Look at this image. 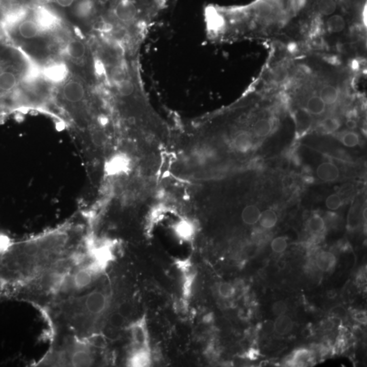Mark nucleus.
I'll use <instances>...</instances> for the list:
<instances>
[{"mask_svg":"<svg viewBox=\"0 0 367 367\" xmlns=\"http://www.w3.org/2000/svg\"><path fill=\"white\" fill-rule=\"evenodd\" d=\"M88 237L86 226L72 220L30 239L10 242L0 262L4 295L16 294Z\"/></svg>","mask_w":367,"mask_h":367,"instance_id":"1","label":"nucleus"},{"mask_svg":"<svg viewBox=\"0 0 367 367\" xmlns=\"http://www.w3.org/2000/svg\"><path fill=\"white\" fill-rule=\"evenodd\" d=\"M109 304V295L103 288H92L49 304L48 315L51 324L66 329L68 336L90 338L97 336L94 331Z\"/></svg>","mask_w":367,"mask_h":367,"instance_id":"2","label":"nucleus"},{"mask_svg":"<svg viewBox=\"0 0 367 367\" xmlns=\"http://www.w3.org/2000/svg\"><path fill=\"white\" fill-rule=\"evenodd\" d=\"M100 348L96 338H81L66 334L52 344L36 366H94L97 363L98 350Z\"/></svg>","mask_w":367,"mask_h":367,"instance_id":"3","label":"nucleus"},{"mask_svg":"<svg viewBox=\"0 0 367 367\" xmlns=\"http://www.w3.org/2000/svg\"><path fill=\"white\" fill-rule=\"evenodd\" d=\"M63 54L72 63H90L96 66V58L88 44L78 38H72L63 47Z\"/></svg>","mask_w":367,"mask_h":367,"instance_id":"4","label":"nucleus"},{"mask_svg":"<svg viewBox=\"0 0 367 367\" xmlns=\"http://www.w3.org/2000/svg\"><path fill=\"white\" fill-rule=\"evenodd\" d=\"M42 76L47 82L54 85L63 83L70 76V70L63 62L49 63L42 69Z\"/></svg>","mask_w":367,"mask_h":367,"instance_id":"5","label":"nucleus"},{"mask_svg":"<svg viewBox=\"0 0 367 367\" xmlns=\"http://www.w3.org/2000/svg\"><path fill=\"white\" fill-rule=\"evenodd\" d=\"M130 331L134 350H148V332L144 320L141 319L134 323L130 327Z\"/></svg>","mask_w":367,"mask_h":367,"instance_id":"6","label":"nucleus"},{"mask_svg":"<svg viewBox=\"0 0 367 367\" xmlns=\"http://www.w3.org/2000/svg\"><path fill=\"white\" fill-rule=\"evenodd\" d=\"M316 174L320 180L324 182H334L340 176V171L334 162H324L317 168Z\"/></svg>","mask_w":367,"mask_h":367,"instance_id":"7","label":"nucleus"},{"mask_svg":"<svg viewBox=\"0 0 367 367\" xmlns=\"http://www.w3.org/2000/svg\"><path fill=\"white\" fill-rule=\"evenodd\" d=\"M336 259L334 253L328 251L321 252L316 258L315 264L321 272H328L336 266Z\"/></svg>","mask_w":367,"mask_h":367,"instance_id":"8","label":"nucleus"},{"mask_svg":"<svg viewBox=\"0 0 367 367\" xmlns=\"http://www.w3.org/2000/svg\"><path fill=\"white\" fill-rule=\"evenodd\" d=\"M253 138L248 132H241L236 136L234 139V148L241 152H247L253 146Z\"/></svg>","mask_w":367,"mask_h":367,"instance_id":"9","label":"nucleus"},{"mask_svg":"<svg viewBox=\"0 0 367 367\" xmlns=\"http://www.w3.org/2000/svg\"><path fill=\"white\" fill-rule=\"evenodd\" d=\"M128 364L132 366H147L150 364L148 350H134L128 358Z\"/></svg>","mask_w":367,"mask_h":367,"instance_id":"10","label":"nucleus"},{"mask_svg":"<svg viewBox=\"0 0 367 367\" xmlns=\"http://www.w3.org/2000/svg\"><path fill=\"white\" fill-rule=\"evenodd\" d=\"M311 358V352L308 350L300 349L288 359L286 364L291 366H304L310 362Z\"/></svg>","mask_w":367,"mask_h":367,"instance_id":"11","label":"nucleus"},{"mask_svg":"<svg viewBox=\"0 0 367 367\" xmlns=\"http://www.w3.org/2000/svg\"><path fill=\"white\" fill-rule=\"evenodd\" d=\"M326 104L320 96H313L308 99L306 110L310 114L319 116L326 110Z\"/></svg>","mask_w":367,"mask_h":367,"instance_id":"12","label":"nucleus"},{"mask_svg":"<svg viewBox=\"0 0 367 367\" xmlns=\"http://www.w3.org/2000/svg\"><path fill=\"white\" fill-rule=\"evenodd\" d=\"M320 97L324 101L326 105H332L336 104L340 97L338 88L334 85L326 84L321 88Z\"/></svg>","mask_w":367,"mask_h":367,"instance_id":"13","label":"nucleus"},{"mask_svg":"<svg viewBox=\"0 0 367 367\" xmlns=\"http://www.w3.org/2000/svg\"><path fill=\"white\" fill-rule=\"evenodd\" d=\"M274 326H275V332L280 336H285L292 330L294 324L290 318L284 314L278 317L274 322Z\"/></svg>","mask_w":367,"mask_h":367,"instance_id":"14","label":"nucleus"},{"mask_svg":"<svg viewBox=\"0 0 367 367\" xmlns=\"http://www.w3.org/2000/svg\"><path fill=\"white\" fill-rule=\"evenodd\" d=\"M273 122L270 119L261 118L257 120L253 126V130L257 137L264 138L272 133Z\"/></svg>","mask_w":367,"mask_h":367,"instance_id":"15","label":"nucleus"},{"mask_svg":"<svg viewBox=\"0 0 367 367\" xmlns=\"http://www.w3.org/2000/svg\"><path fill=\"white\" fill-rule=\"evenodd\" d=\"M260 215V210L256 206H248L242 211V218L246 224L254 225L258 222Z\"/></svg>","mask_w":367,"mask_h":367,"instance_id":"16","label":"nucleus"},{"mask_svg":"<svg viewBox=\"0 0 367 367\" xmlns=\"http://www.w3.org/2000/svg\"><path fill=\"white\" fill-rule=\"evenodd\" d=\"M327 30L330 33H340L346 28V22L343 16L340 14H332L326 22Z\"/></svg>","mask_w":367,"mask_h":367,"instance_id":"17","label":"nucleus"},{"mask_svg":"<svg viewBox=\"0 0 367 367\" xmlns=\"http://www.w3.org/2000/svg\"><path fill=\"white\" fill-rule=\"evenodd\" d=\"M278 222V216L272 210H266L260 212L258 222L266 230H270L276 226Z\"/></svg>","mask_w":367,"mask_h":367,"instance_id":"18","label":"nucleus"},{"mask_svg":"<svg viewBox=\"0 0 367 367\" xmlns=\"http://www.w3.org/2000/svg\"><path fill=\"white\" fill-rule=\"evenodd\" d=\"M295 120H296L297 128L300 130V133L308 130L312 122L310 114L306 110L297 112L295 115Z\"/></svg>","mask_w":367,"mask_h":367,"instance_id":"19","label":"nucleus"},{"mask_svg":"<svg viewBox=\"0 0 367 367\" xmlns=\"http://www.w3.org/2000/svg\"><path fill=\"white\" fill-rule=\"evenodd\" d=\"M326 227L324 219L321 216L315 214L312 216L308 222V228L312 234H320Z\"/></svg>","mask_w":367,"mask_h":367,"instance_id":"20","label":"nucleus"},{"mask_svg":"<svg viewBox=\"0 0 367 367\" xmlns=\"http://www.w3.org/2000/svg\"><path fill=\"white\" fill-rule=\"evenodd\" d=\"M340 121L338 118H334V117H328L322 121L319 126L323 133L330 134L336 132L340 128Z\"/></svg>","mask_w":367,"mask_h":367,"instance_id":"21","label":"nucleus"},{"mask_svg":"<svg viewBox=\"0 0 367 367\" xmlns=\"http://www.w3.org/2000/svg\"><path fill=\"white\" fill-rule=\"evenodd\" d=\"M318 10L324 16H330L336 10V0H319L318 3Z\"/></svg>","mask_w":367,"mask_h":367,"instance_id":"22","label":"nucleus"},{"mask_svg":"<svg viewBox=\"0 0 367 367\" xmlns=\"http://www.w3.org/2000/svg\"><path fill=\"white\" fill-rule=\"evenodd\" d=\"M340 141L346 147L353 148L358 145L360 139L359 136L354 132H348L343 134L340 138Z\"/></svg>","mask_w":367,"mask_h":367,"instance_id":"23","label":"nucleus"},{"mask_svg":"<svg viewBox=\"0 0 367 367\" xmlns=\"http://www.w3.org/2000/svg\"><path fill=\"white\" fill-rule=\"evenodd\" d=\"M218 293L222 298H230L234 296L236 288L230 283H221L218 286Z\"/></svg>","mask_w":367,"mask_h":367,"instance_id":"24","label":"nucleus"},{"mask_svg":"<svg viewBox=\"0 0 367 367\" xmlns=\"http://www.w3.org/2000/svg\"><path fill=\"white\" fill-rule=\"evenodd\" d=\"M325 204H326V208L330 210H336L342 206L343 202L338 194H332L326 198Z\"/></svg>","mask_w":367,"mask_h":367,"instance_id":"25","label":"nucleus"},{"mask_svg":"<svg viewBox=\"0 0 367 367\" xmlns=\"http://www.w3.org/2000/svg\"><path fill=\"white\" fill-rule=\"evenodd\" d=\"M270 247H272V250L274 252L280 254V253L284 252L287 248L288 243L286 240L283 237L276 238L272 242Z\"/></svg>","mask_w":367,"mask_h":367,"instance_id":"26","label":"nucleus"},{"mask_svg":"<svg viewBox=\"0 0 367 367\" xmlns=\"http://www.w3.org/2000/svg\"><path fill=\"white\" fill-rule=\"evenodd\" d=\"M330 314L332 317L340 320H345L348 318V312L343 306H334L331 309Z\"/></svg>","mask_w":367,"mask_h":367,"instance_id":"27","label":"nucleus"},{"mask_svg":"<svg viewBox=\"0 0 367 367\" xmlns=\"http://www.w3.org/2000/svg\"><path fill=\"white\" fill-rule=\"evenodd\" d=\"M177 232L184 238H190L192 234V227L187 222H181L177 226Z\"/></svg>","mask_w":367,"mask_h":367,"instance_id":"28","label":"nucleus"},{"mask_svg":"<svg viewBox=\"0 0 367 367\" xmlns=\"http://www.w3.org/2000/svg\"><path fill=\"white\" fill-rule=\"evenodd\" d=\"M272 311L277 317L284 315L287 311L286 304L284 302H281V300L276 302L274 304Z\"/></svg>","mask_w":367,"mask_h":367,"instance_id":"29","label":"nucleus"},{"mask_svg":"<svg viewBox=\"0 0 367 367\" xmlns=\"http://www.w3.org/2000/svg\"><path fill=\"white\" fill-rule=\"evenodd\" d=\"M262 328L264 334H273L274 331H275L274 322H272L266 321V322H264V324L262 325Z\"/></svg>","mask_w":367,"mask_h":367,"instance_id":"30","label":"nucleus"},{"mask_svg":"<svg viewBox=\"0 0 367 367\" xmlns=\"http://www.w3.org/2000/svg\"><path fill=\"white\" fill-rule=\"evenodd\" d=\"M287 72L284 69H279L275 72V80L278 82H282L286 78Z\"/></svg>","mask_w":367,"mask_h":367,"instance_id":"31","label":"nucleus"},{"mask_svg":"<svg viewBox=\"0 0 367 367\" xmlns=\"http://www.w3.org/2000/svg\"><path fill=\"white\" fill-rule=\"evenodd\" d=\"M354 318L358 322L362 323V324H364V323H366V314H365L364 312H356V313H355L354 315Z\"/></svg>","mask_w":367,"mask_h":367,"instance_id":"32","label":"nucleus"},{"mask_svg":"<svg viewBox=\"0 0 367 367\" xmlns=\"http://www.w3.org/2000/svg\"><path fill=\"white\" fill-rule=\"evenodd\" d=\"M8 41L6 36L2 24L1 22H0V47L2 46L3 44H4L6 43Z\"/></svg>","mask_w":367,"mask_h":367,"instance_id":"33","label":"nucleus"},{"mask_svg":"<svg viewBox=\"0 0 367 367\" xmlns=\"http://www.w3.org/2000/svg\"><path fill=\"white\" fill-rule=\"evenodd\" d=\"M346 126L349 130H354L357 128V122L354 119L349 118L346 122Z\"/></svg>","mask_w":367,"mask_h":367,"instance_id":"34","label":"nucleus"}]
</instances>
